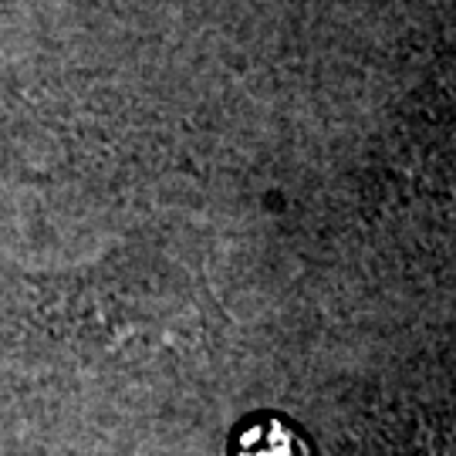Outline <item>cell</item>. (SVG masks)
I'll use <instances>...</instances> for the list:
<instances>
[{
	"mask_svg": "<svg viewBox=\"0 0 456 456\" xmlns=\"http://www.w3.org/2000/svg\"><path fill=\"white\" fill-rule=\"evenodd\" d=\"M237 456H308V450L291 426L271 419L247 426L237 440Z\"/></svg>",
	"mask_w": 456,
	"mask_h": 456,
	"instance_id": "1",
	"label": "cell"
}]
</instances>
